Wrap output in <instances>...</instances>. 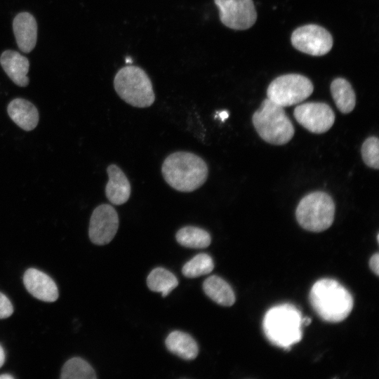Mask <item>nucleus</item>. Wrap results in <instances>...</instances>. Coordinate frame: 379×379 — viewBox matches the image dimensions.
Segmentation results:
<instances>
[{
    "mask_svg": "<svg viewBox=\"0 0 379 379\" xmlns=\"http://www.w3.org/2000/svg\"><path fill=\"white\" fill-rule=\"evenodd\" d=\"M13 29L19 49L25 53H30L37 40V24L35 18L29 13L22 12L13 19Z\"/></svg>",
    "mask_w": 379,
    "mask_h": 379,
    "instance_id": "obj_13",
    "label": "nucleus"
},
{
    "mask_svg": "<svg viewBox=\"0 0 379 379\" xmlns=\"http://www.w3.org/2000/svg\"><path fill=\"white\" fill-rule=\"evenodd\" d=\"M213 268L212 258L206 253H199L183 265L182 272L186 277L196 278L209 274Z\"/></svg>",
    "mask_w": 379,
    "mask_h": 379,
    "instance_id": "obj_23",
    "label": "nucleus"
},
{
    "mask_svg": "<svg viewBox=\"0 0 379 379\" xmlns=\"http://www.w3.org/2000/svg\"><path fill=\"white\" fill-rule=\"evenodd\" d=\"M335 204L326 192L310 193L299 202L295 215L299 225L305 230L319 232L329 228L334 220Z\"/></svg>",
    "mask_w": 379,
    "mask_h": 379,
    "instance_id": "obj_6",
    "label": "nucleus"
},
{
    "mask_svg": "<svg viewBox=\"0 0 379 379\" xmlns=\"http://www.w3.org/2000/svg\"><path fill=\"white\" fill-rule=\"evenodd\" d=\"M221 22L226 27L244 30L252 27L257 19L253 0H214Z\"/></svg>",
    "mask_w": 379,
    "mask_h": 379,
    "instance_id": "obj_9",
    "label": "nucleus"
},
{
    "mask_svg": "<svg viewBox=\"0 0 379 379\" xmlns=\"http://www.w3.org/2000/svg\"><path fill=\"white\" fill-rule=\"evenodd\" d=\"M313 89L308 78L288 74L273 80L267 88V98L284 107L302 102L312 93Z\"/></svg>",
    "mask_w": 379,
    "mask_h": 379,
    "instance_id": "obj_7",
    "label": "nucleus"
},
{
    "mask_svg": "<svg viewBox=\"0 0 379 379\" xmlns=\"http://www.w3.org/2000/svg\"><path fill=\"white\" fill-rule=\"evenodd\" d=\"M114 88L126 103L135 107H147L155 100L152 81L142 68L128 65L121 68L114 79Z\"/></svg>",
    "mask_w": 379,
    "mask_h": 379,
    "instance_id": "obj_5",
    "label": "nucleus"
},
{
    "mask_svg": "<svg viewBox=\"0 0 379 379\" xmlns=\"http://www.w3.org/2000/svg\"><path fill=\"white\" fill-rule=\"evenodd\" d=\"M13 378V376L9 375V374H3L0 375V379H12Z\"/></svg>",
    "mask_w": 379,
    "mask_h": 379,
    "instance_id": "obj_29",
    "label": "nucleus"
},
{
    "mask_svg": "<svg viewBox=\"0 0 379 379\" xmlns=\"http://www.w3.org/2000/svg\"><path fill=\"white\" fill-rule=\"evenodd\" d=\"M119 215L115 208L107 204H100L93 211L88 236L92 243L102 246L109 244L119 228Z\"/></svg>",
    "mask_w": 379,
    "mask_h": 379,
    "instance_id": "obj_11",
    "label": "nucleus"
},
{
    "mask_svg": "<svg viewBox=\"0 0 379 379\" xmlns=\"http://www.w3.org/2000/svg\"><path fill=\"white\" fill-rule=\"evenodd\" d=\"M252 121L260 137L272 145L286 144L294 135L293 124L284 107L269 98L255 112Z\"/></svg>",
    "mask_w": 379,
    "mask_h": 379,
    "instance_id": "obj_4",
    "label": "nucleus"
},
{
    "mask_svg": "<svg viewBox=\"0 0 379 379\" xmlns=\"http://www.w3.org/2000/svg\"><path fill=\"white\" fill-rule=\"evenodd\" d=\"M13 312V307L10 300L0 292V319L9 317Z\"/></svg>",
    "mask_w": 379,
    "mask_h": 379,
    "instance_id": "obj_25",
    "label": "nucleus"
},
{
    "mask_svg": "<svg viewBox=\"0 0 379 379\" xmlns=\"http://www.w3.org/2000/svg\"><path fill=\"white\" fill-rule=\"evenodd\" d=\"M23 282L27 291L40 300L51 302L58 298V290L55 281L39 270H27L23 276Z\"/></svg>",
    "mask_w": 379,
    "mask_h": 379,
    "instance_id": "obj_12",
    "label": "nucleus"
},
{
    "mask_svg": "<svg viewBox=\"0 0 379 379\" xmlns=\"http://www.w3.org/2000/svg\"><path fill=\"white\" fill-rule=\"evenodd\" d=\"M206 295L217 304L230 307L235 302V295L230 285L222 278L212 275L203 284Z\"/></svg>",
    "mask_w": 379,
    "mask_h": 379,
    "instance_id": "obj_18",
    "label": "nucleus"
},
{
    "mask_svg": "<svg viewBox=\"0 0 379 379\" xmlns=\"http://www.w3.org/2000/svg\"><path fill=\"white\" fill-rule=\"evenodd\" d=\"M166 348L175 355L185 359H194L199 353L195 340L189 334L174 331L168 334L165 340Z\"/></svg>",
    "mask_w": 379,
    "mask_h": 379,
    "instance_id": "obj_17",
    "label": "nucleus"
},
{
    "mask_svg": "<svg viewBox=\"0 0 379 379\" xmlns=\"http://www.w3.org/2000/svg\"><path fill=\"white\" fill-rule=\"evenodd\" d=\"M217 114H218L217 117H219L222 121H224L229 117L228 112L225 110L222 111V112H217Z\"/></svg>",
    "mask_w": 379,
    "mask_h": 379,
    "instance_id": "obj_27",
    "label": "nucleus"
},
{
    "mask_svg": "<svg viewBox=\"0 0 379 379\" xmlns=\"http://www.w3.org/2000/svg\"><path fill=\"white\" fill-rule=\"evenodd\" d=\"M109 180L105 186V195L114 205L125 204L131 193L128 179L123 171L117 165L111 164L107 168Z\"/></svg>",
    "mask_w": 379,
    "mask_h": 379,
    "instance_id": "obj_14",
    "label": "nucleus"
},
{
    "mask_svg": "<svg viewBox=\"0 0 379 379\" xmlns=\"http://www.w3.org/2000/svg\"><path fill=\"white\" fill-rule=\"evenodd\" d=\"M175 238L181 246L190 248H205L211 242V235L207 231L194 226L182 227L177 232Z\"/></svg>",
    "mask_w": 379,
    "mask_h": 379,
    "instance_id": "obj_20",
    "label": "nucleus"
},
{
    "mask_svg": "<svg viewBox=\"0 0 379 379\" xmlns=\"http://www.w3.org/2000/svg\"><path fill=\"white\" fill-rule=\"evenodd\" d=\"M302 326L301 313L290 304L272 307L262 321L263 331L269 341L286 349L301 340Z\"/></svg>",
    "mask_w": 379,
    "mask_h": 379,
    "instance_id": "obj_3",
    "label": "nucleus"
},
{
    "mask_svg": "<svg viewBox=\"0 0 379 379\" xmlns=\"http://www.w3.org/2000/svg\"><path fill=\"white\" fill-rule=\"evenodd\" d=\"M60 378L62 379H95L93 367L84 359L73 357L63 365Z\"/></svg>",
    "mask_w": 379,
    "mask_h": 379,
    "instance_id": "obj_22",
    "label": "nucleus"
},
{
    "mask_svg": "<svg viewBox=\"0 0 379 379\" xmlns=\"http://www.w3.org/2000/svg\"><path fill=\"white\" fill-rule=\"evenodd\" d=\"M5 361V353L3 347L0 345V368L3 366Z\"/></svg>",
    "mask_w": 379,
    "mask_h": 379,
    "instance_id": "obj_28",
    "label": "nucleus"
},
{
    "mask_svg": "<svg viewBox=\"0 0 379 379\" xmlns=\"http://www.w3.org/2000/svg\"><path fill=\"white\" fill-rule=\"evenodd\" d=\"M361 156L364 162L368 167L379 168V140L376 137H370L363 143Z\"/></svg>",
    "mask_w": 379,
    "mask_h": 379,
    "instance_id": "obj_24",
    "label": "nucleus"
},
{
    "mask_svg": "<svg viewBox=\"0 0 379 379\" xmlns=\"http://www.w3.org/2000/svg\"><path fill=\"white\" fill-rule=\"evenodd\" d=\"M7 112L13 121L25 131H32L38 124V110L25 99L15 98L11 100L7 107Z\"/></svg>",
    "mask_w": 379,
    "mask_h": 379,
    "instance_id": "obj_16",
    "label": "nucleus"
},
{
    "mask_svg": "<svg viewBox=\"0 0 379 379\" xmlns=\"http://www.w3.org/2000/svg\"><path fill=\"white\" fill-rule=\"evenodd\" d=\"M369 266L371 270L377 276L379 274V254L378 253L373 254L369 260Z\"/></svg>",
    "mask_w": 379,
    "mask_h": 379,
    "instance_id": "obj_26",
    "label": "nucleus"
},
{
    "mask_svg": "<svg viewBox=\"0 0 379 379\" xmlns=\"http://www.w3.org/2000/svg\"><path fill=\"white\" fill-rule=\"evenodd\" d=\"M161 173L165 181L174 190L191 192L205 183L208 168L198 155L188 152H175L164 161Z\"/></svg>",
    "mask_w": 379,
    "mask_h": 379,
    "instance_id": "obj_1",
    "label": "nucleus"
},
{
    "mask_svg": "<svg viewBox=\"0 0 379 379\" xmlns=\"http://www.w3.org/2000/svg\"><path fill=\"white\" fill-rule=\"evenodd\" d=\"M331 93L338 110L343 114L351 112L356 104V96L350 84L343 78L334 79Z\"/></svg>",
    "mask_w": 379,
    "mask_h": 379,
    "instance_id": "obj_19",
    "label": "nucleus"
},
{
    "mask_svg": "<svg viewBox=\"0 0 379 379\" xmlns=\"http://www.w3.org/2000/svg\"><path fill=\"white\" fill-rule=\"evenodd\" d=\"M310 302L316 313L324 321L340 322L351 313L354 300L350 293L337 281L322 279L314 284Z\"/></svg>",
    "mask_w": 379,
    "mask_h": 379,
    "instance_id": "obj_2",
    "label": "nucleus"
},
{
    "mask_svg": "<svg viewBox=\"0 0 379 379\" xmlns=\"http://www.w3.org/2000/svg\"><path fill=\"white\" fill-rule=\"evenodd\" d=\"M0 64L14 84L20 87L28 85L29 78L27 74L29 62L25 56L18 51L6 50L0 56Z\"/></svg>",
    "mask_w": 379,
    "mask_h": 379,
    "instance_id": "obj_15",
    "label": "nucleus"
},
{
    "mask_svg": "<svg viewBox=\"0 0 379 379\" xmlns=\"http://www.w3.org/2000/svg\"><path fill=\"white\" fill-rule=\"evenodd\" d=\"M296 121L311 133H324L335 121V114L326 103L312 102L298 105L293 111Z\"/></svg>",
    "mask_w": 379,
    "mask_h": 379,
    "instance_id": "obj_10",
    "label": "nucleus"
},
{
    "mask_svg": "<svg viewBox=\"0 0 379 379\" xmlns=\"http://www.w3.org/2000/svg\"><path fill=\"white\" fill-rule=\"evenodd\" d=\"M291 39L297 50L314 56L326 54L333 46L331 34L317 25H307L297 28L292 33Z\"/></svg>",
    "mask_w": 379,
    "mask_h": 379,
    "instance_id": "obj_8",
    "label": "nucleus"
},
{
    "mask_svg": "<svg viewBox=\"0 0 379 379\" xmlns=\"http://www.w3.org/2000/svg\"><path fill=\"white\" fill-rule=\"evenodd\" d=\"M147 284L151 291L161 292L162 296L166 297L178 285V281L168 270L157 267L149 274Z\"/></svg>",
    "mask_w": 379,
    "mask_h": 379,
    "instance_id": "obj_21",
    "label": "nucleus"
}]
</instances>
